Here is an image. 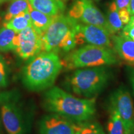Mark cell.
<instances>
[{"label": "cell", "mask_w": 134, "mask_h": 134, "mask_svg": "<svg viewBox=\"0 0 134 134\" xmlns=\"http://www.w3.org/2000/svg\"><path fill=\"white\" fill-rule=\"evenodd\" d=\"M43 108L77 123L91 120L96 112L94 98H76L58 87L54 86L43 94Z\"/></svg>", "instance_id": "obj_1"}, {"label": "cell", "mask_w": 134, "mask_h": 134, "mask_svg": "<svg viewBox=\"0 0 134 134\" xmlns=\"http://www.w3.org/2000/svg\"><path fill=\"white\" fill-rule=\"evenodd\" d=\"M0 113L8 134H31L34 105L19 90L0 92Z\"/></svg>", "instance_id": "obj_2"}, {"label": "cell", "mask_w": 134, "mask_h": 134, "mask_svg": "<svg viewBox=\"0 0 134 134\" xmlns=\"http://www.w3.org/2000/svg\"><path fill=\"white\" fill-rule=\"evenodd\" d=\"M57 53L43 52L31 58L22 70L24 86L31 91H40L52 86L62 68Z\"/></svg>", "instance_id": "obj_3"}, {"label": "cell", "mask_w": 134, "mask_h": 134, "mask_svg": "<svg viewBox=\"0 0 134 134\" xmlns=\"http://www.w3.org/2000/svg\"><path fill=\"white\" fill-rule=\"evenodd\" d=\"M78 22L62 14L55 16L48 27L42 34V51L69 52L76 47Z\"/></svg>", "instance_id": "obj_4"}, {"label": "cell", "mask_w": 134, "mask_h": 134, "mask_svg": "<svg viewBox=\"0 0 134 134\" xmlns=\"http://www.w3.org/2000/svg\"><path fill=\"white\" fill-rule=\"evenodd\" d=\"M110 78V71L106 66L80 68L66 77L65 85L75 94L91 99L104 90Z\"/></svg>", "instance_id": "obj_5"}, {"label": "cell", "mask_w": 134, "mask_h": 134, "mask_svg": "<svg viewBox=\"0 0 134 134\" xmlns=\"http://www.w3.org/2000/svg\"><path fill=\"white\" fill-rule=\"evenodd\" d=\"M62 62L69 70L100 66H109L118 62L116 53L111 48L86 45L73 50Z\"/></svg>", "instance_id": "obj_6"}, {"label": "cell", "mask_w": 134, "mask_h": 134, "mask_svg": "<svg viewBox=\"0 0 134 134\" xmlns=\"http://www.w3.org/2000/svg\"><path fill=\"white\" fill-rule=\"evenodd\" d=\"M109 110L119 115L124 125L125 134L134 131V106L129 91L123 87L115 90L109 100Z\"/></svg>", "instance_id": "obj_7"}, {"label": "cell", "mask_w": 134, "mask_h": 134, "mask_svg": "<svg viewBox=\"0 0 134 134\" xmlns=\"http://www.w3.org/2000/svg\"><path fill=\"white\" fill-rule=\"evenodd\" d=\"M68 16L83 24L100 27L111 34L106 18L91 0H76Z\"/></svg>", "instance_id": "obj_8"}, {"label": "cell", "mask_w": 134, "mask_h": 134, "mask_svg": "<svg viewBox=\"0 0 134 134\" xmlns=\"http://www.w3.org/2000/svg\"><path fill=\"white\" fill-rule=\"evenodd\" d=\"M16 54L23 60H31L42 51V34L33 26L18 33L14 41Z\"/></svg>", "instance_id": "obj_9"}, {"label": "cell", "mask_w": 134, "mask_h": 134, "mask_svg": "<svg viewBox=\"0 0 134 134\" xmlns=\"http://www.w3.org/2000/svg\"><path fill=\"white\" fill-rule=\"evenodd\" d=\"M112 35L100 27L79 23L76 26V45L93 46L111 48L113 46Z\"/></svg>", "instance_id": "obj_10"}, {"label": "cell", "mask_w": 134, "mask_h": 134, "mask_svg": "<svg viewBox=\"0 0 134 134\" xmlns=\"http://www.w3.org/2000/svg\"><path fill=\"white\" fill-rule=\"evenodd\" d=\"M75 122L57 114L44 115L38 124V134H75Z\"/></svg>", "instance_id": "obj_11"}, {"label": "cell", "mask_w": 134, "mask_h": 134, "mask_svg": "<svg viewBox=\"0 0 134 134\" xmlns=\"http://www.w3.org/2000/svg\"><path fill=\"white\" fill-rule=\"evenodd\" d=\"M114 51L120 58L134 66V41L121 36H112Z\"/></svg>", "instance_id": "obj_12"}, {"label": "cell", "mask_w": 134, "mask_h": 134, "mask_svg": "<svg viewBox=\"0 0 134 134\" xmlns=\"http://www.w3.org/2000/svg\"><path fill=\"white\" fill-rule=\"evenodd\" d=\"M33 8L50 16L62 14L65 6L62 0H29Z\"/></svg>", "instance_id": "obj_13"}, {"label": "cell", "mask_w": 134, "mask_h": 134, "mask_svg": "<svg viewBox=\"0 0 134 134\" xmlns=\"http://www.w3.org/2000/svg\"><path fill=\"white\" fill-rule=\"evenodd\" d=\"M29 13L32 25L38 32L42 34L48 27L55 16H50L32 8L29 3Z\"/></svg>", "instance_id": "obj_14"}, {"label": "cell", "mask_w": 134, "mask_h": 134, "mask_svg": "<svg viewBox=\"0 0 134 134\" xmlns=\"http://www.w3.org/2000/svg\"><path fill=\"white\" fill-rule=\"evenodd\" d=\"M31 26H32V25L29 11L22 13L9 21L4 22L3 23V27L12 29L17 33Z\"/></svg>", "instance_id": "obj_15"}, {"label": "cell", "mask_w": 134, "mask_h": 134, "mask_svg": "<svg viewBox=\"0 0 134 134\" xmlns=\"http://www.w3.org/2000/svg\"><path fill=\"white\" fill-rule=\"evenodd\" d=\"M107 22L109 26L110 33L112 35H114L120 31L124 27V24L120 19L118 12V8L114 1L110 3L107 12L106 17Z\"/></svg>", "instance_id": "obj_16"}, {"label": "cell", "mask_w": 134, "mask_h": 134, "mask_svg": "<svg viewBox=\"0 0 134 134\" xmlns=\"http://www.w3.org/2000/svg\"><path fill=\"white\" fill-rule=\"evenodd\" d=\"M18 33L12 29L3 27L0 29V52L14 50L15 38Z\"/></svg>", "instance_id": "obj_17"}, {"label": "cell", "mask_w": 134, "mask_h": 134, "mask_svg": "<svg viewBox=\"0 0 134 134\" xmlns=\"http://www.w3.org/2000/svg\"><path fill=\"white\" fill-rule=\"evenodd\" d=\"M75 134H105L97 122L86 120L74 124Z\"/></svg>", "instance_id": "obj_18"}, {"label": "cell", "mask_w": 134, "mask_h": 134, "mask_svg": "<svg viewBox=\"0 0 134 134\" xmlns=\"http://www.w3.org/2000/svg\"><path fill=\"white\" fill-rule=\"evenodd\" d=\"M29 0H12L4 16V22L9 21L15 16L29 11Z\"/></svg>", "instance_id": "obj_19"}, {"label": "cell", "mask_w": 134, "mask_h": 134, "mask_svg": "<svg viewBox=\"0 0 134 134\" xmlns=\"http://www.w3.org/2000/svg\"><path fill=\"white\" fill-rule=\"evenodd\" d=\"M107 130L108 134H125L124 125L119 116L115 111H109Z\"/></svg>", "instance_id": "obj_20"}, {"label": "cell", "mask_w": 134, "mask_h": 134, "mask_svg": "<svg viewBox=\"0 0 134 134\" xmlns=\"http://www.w3.org/2000/svg\"><path fill=\"white\" fill-rule=\"evenodd\" d=\"M9 68L6 62L0 55V88H5L9 84Z\"/></svg>", "instance_id": "obj_21"}, {"label": "cell", "mask_w": 134, "mask_h": 134, "mask_svg": "<svg viewBox=\"0 0 134 134\" xmlns=\"http://www.w3.org/2000/svg\"><path fill=\"white\" fill-rule=\"evenodd\" d=\"M119 14L120 19L121 20L122 23H123L124 25H127L129 24L130 20V13L129 8H123L118 10Z\"/></svg>", "instance_id": "obj_22"}, {"label": "cell", "mask_w": 134, "mask_h": 134, "mask_svg": "<svg viewBox=\"0 0 134 134\" xmlns=\"http://www.w3.org/2000/svg\"><path fill=\"white\" fill-rule=\"evenodd\" d=\"M115 3L119 9L129 8L130 0H115Z\"/></svg>", "instance_id": "obj_23"}, {"label": "cell", "mask_w": 134, "mask_h": 134, "mask_svg": "<svg viewBox=\"0 0 134 134\" xmlns=\"http://www.w3.org/2000/svg\"><path fill=\"white\" fill-rule=\"evenodd\" d=\"M130 83H131L132 89H133V91L134 94V69L133 68H132V69H130Z\"/></svg>", "instance_id": "obj_24"}, {"label": "cell", "mask_w": 134, "mask_h": 134, "mask_svg": "<svg viewBox=\"0 0 134 134\" xmlns=\"http://www.w3.org/2000/svg\"><path fill=\"white\" fill-rule=\"evenodd\" d=\"M129 9L130 11V14L134 15V0H130Z\"/></svg>", "instance_id": "obj_25"}, {"label": "cell", "mask_w": 134, "mask_h": 134, "mask_svg": "<svg viewBox=\"0 0 134 134\" xmlns=\"http://www.w3.org/2000/svg\"><path fill=\"white\" fill-rule=\"evenodd\" d=\"M127 24L130 27H134V15H132L131 18H130L129 23V24Z\"/></svg>", "instance_id": "obj_26"}, {"label": "cell", "mask_w": 134, "mask_h": 134, "mask_svg": "<svg viewBox=\"0 0 134 134\" xmlns=\"http://www.w3.org/2000/svg\"><path fill=\"white\" fill-rule=\"evenodd\" d=\"M9 1V0H0V4H1V3L5 2V1Z\"/></svg>", "instance_id": "obj_27"}, {"label": "cell", "mask_w": 134, "mask_h": 134, "mask_svg": "<svg viewBox=\"0 0 134 134\" xmlns=\"http://www.w3.org/2000/svg\"><path fill=\"white\" fill-rule=\"evenodd\" d=\"M126 134H134V131L133 132H130V133H126Z\"/></svg>", "instance_id": "obj_28"}, {"label": "cell", "mask_w": 134, "mask_h": 134, "mask_svg": "<svg viewBox=\"0 0 134 134\" xmlns=\"http://www.w3.org/2000/svg\"><path fill=\"white\" fill-rule=\"evenodd\" d=\"M0 134H1V124H0Z\"/></svg>", "instance_id": "obj_29"}, {"label": "cell", "mask_w": 134, "mask_h": 134, "mask_svg": "<svg viewBox=\"0 0 134 134\" xmlns=\"http://www.w3.org/2000/svg\"><path fill=\"white\" fill-rule=\"evenodd\" d=\"M65 1H67V0H65Z\"/></svg>", "instance_id": "obj_30"}, {"label": "cell", "mask_w": 134, "mask_h": 134, "mask_svg": "<svg viewBox=\"0 0 134 134\" xmlns=\"http://www.w3.org/2000/svg\"><path fill=\"white\" fill-rule=\"evenodd\" d=\"M133 41H134V39H133Z\"/></svg>", "instance_id": "obj_31"}]
</instances>
